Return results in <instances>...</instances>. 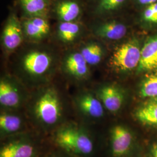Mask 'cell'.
Returning <instances> with one entry per match:
<instances>
[{"label":"cell","instance_id":"cell-24","mask_svg":"<svg viewBox=\"0 0 157 157\" xmlns=\"http://www.w3.org/2000/svg\"><path fill=\"white\" fill-rule=\"evenodd\" d=\"M157 2V0H131V4L137 10Z\"/></svg>","mask_w":157,"mask_h":157},{"label":"cell","instance_id":"cell-1","mask_svg":"<svg viewBox=\"0 0 157 157\" xmlns=\"http://www.w3.org/2000/svg\"><path fill=\"white\" fill-rule=\"evenodd\" d=\"M62 54L54 44L25 41L9 56V69L29 89L52 82L59 70Z\"/></svg>","mask_w":157,"mask_h":157},{"label":"cell","instance_id":"cell-18","mask_svg":"<svg viewBox=\"0 0 157 157\" xmlns=\"http://www.w3.org/2000/svg\"><path fill=\"white\" fill-rule=\"evenodd\" d=\"M76 48L90 67L100 64L106 54L105 48L100 40L93 36L86 38L76 46Z\"/></svg>","mask_w":157,"mask_h":157},{"label":"cell","instance_id":"cell-7","mask_svg":"<svg viewBox=\"0 0 157 157\" xmlns=\"http://www.w3.org/2000/svg\"><path fill=\"white\" fill-rule=\"evenodd\" d=\"M90 33L86 25L82 21L72 22H57L52 33L56 44L66 49L76 47Z\"/></svg>","mask_w":157,"mask_h":157},{"label":"cell","instance_id":"cell-4","mask_svg":"<svg viewBox=\"0 0 157 157\" xmlns=\"http://www.w3.org/2000/svg\"><path fill=\"white\" fill-rule=\"evenodd\" d=\"M140 43L131 38L117 46L109 58L108 65L114 73L126 75L136 70L141 56Z\"/></svg>","mask_w":157,"mask_h":157},{"label":"cell","instance_id":"cell-25","mask_svg":"<svg viewBox=\"0 0 157 157\" xmlns=\"http://www.w3.org/2000/svg\"><path fill=\"white\" fill-rule=\"evenodd\" d=\"M151 157H157V143L152 144L151 148Z\"/></svg>","mask_w":157,"mask_h":157},{"label":"cell","instance_id":"cell-11","mask_svg":"<svg viewBox=\"0 0 157 157\" xmlns=\"http://www.w3.org/2000/svg\"><path fill=\"white\" fill-rule=\"evenodd\" d=\"M38 147L26 133L5 138L0 148V157H36Z\"/></svg>","mask_w":157,"mask_h":157},{"label":"cell","instance_id":"cell-19","mask_svg":"<svg viewBox=\"0 0 157 157\" xmlns=\"http://www.w3.org/2000/svg\"><path fill=\"white\" fill-rule=\"evenodd\" d=\"M157 69V35L149 37L141 50L140 60L136 69L138 74Z\"/></svg>","mask_w":157,"mask_h":157},{"label":"cell","instance_id":"cell-3","mask_svg":"<svg viewBox=\"0 0 157 157\" xmlns=\"http://www.w3.org/2000/svg\"><path fill=\"white\" fill-rule=\"evenodd\" d=\"M54 140L63 151L72 157H89L95 148L90 133L73 122L61 124L54 133Z\"/></svg>","mask_w":157,"mask_h":157},{"label":"cell","instance_id":"cell-2","mask_svg":"<svg viewBox=\"0 0 157 157\" xmlns=\"http://www.w3.org/2000/svg\"><path fill=\"white\" fill-rule=\"evenodd\" d=\"M33 90L26 105L29 116L43 130L58 128L66 111L65 102L60 90L52 82Z\"/></svg>","mask_w":157,"mask_h":157},{"label":"cell","instance_id":"cell-14","mask_svg":"<svg viewBox=\"0 0 157 157\" xmlns=\"http://www.w3.org/2000/svg\"><path fill=\"white\" fill-rule=\"evenodd\" d=\"M49 17H21L25 41L45 42L52 34Z\"/></svg>","mask_w":157,"mask_h":157},{"label":"cell","instance_id":"cell-6","mask_svg":"<svg viewBox=\"0 0 157 157\" xmlns=\"http://www.w3.org/2000/svg\"><path fill=\"white\" fill-rule=\"evenodd\" d=\"M90 68L76 47L62 52L59 71L67 80L75 83L87 82L91 77Z\"/></svg>","mask_w":157,"mask_h":157},{"label":"cell","instance_id":"cell-8","mask_svg":"<svg viewBox=\"0 0 157 157\" xmlns=\"http://www.w3.org/2000/svg\"><path fill=\"white\" fill-rule=\"evenodd\" d=\"M89 25L90 34L104 41H119L124 39L128 32L127 24L116 17L93 19V22Z\"/></svg>","mask_w":157,"mask_h":157},{"label":"cell","instance_id":"cell-10","mask_svg":"<svg viewBox=\"0 0 157 157\" xmlns=\"http://www.w3.org/2000/svg\"><path fill=\"white\" fill-rule=\"evenodd\" d=\"M86 12V0H52L49 17L61 22L81 21Z\"/></svg>","mask_w":157,"mask_h":157},{"label":"cell","instance_id":"cell-13","mask_svg":"<svg viewBox=\"0 0 157 157\" xmlns=\"http://www.w3.org/2000/svg\"><path fill=\"white\" fill-rule=\"evenodd\" d=\"M86 15L91 19L116 17L131 4V0H86Z\"/></svg>","mask_w":157,"mask_h":157},{"label":"cell","instance_id":"cell-22","mask_svg":"<svg viewBox=\"0 0 157 157\" xmlns=\"http://www.w3.org/2000/svg\"><path fill=\"white\" fill-rule=\"evenodd\" d=\"M139 95L144 98H157V72L144 78L140 86Z\"/></svg>","mask_w":157,"mask_h":157},{"label":"cell","instance_id":"cell-23","mask_svg":"<svg viewBox=\"0 0 157 157\" xmlns=\"http://www.w3.org/2000/svg\"><path fill=\"white\" fill-rule=\"evenodd\" d=\"M139 11V18L141 23L157 25V2L147 6Z\"/></svg>","mask_w":157,"mask_h":157},{"label":"cell","instance_id":"cell-16","mask_svg":"<svg viewBox=\"0 0 157 157\" xmlns=\"http://www.w3.org/2000/svg\"><path fill=\"white\" fill-rule=\"evenodd\" d=\"M131 130L123 124H116L110 131V146L112 155L122 157L128 154L133 144Z\"/></svg>","mask_w":157,"mask_h":157},{"label":"cell","instance_id":"cell-20","mask_svg":"<svg viewBox=\"0 0 157 157\" xmlns=\"http://www.w3.org/2000/svg\"><path fill=\"white\" fill-rule=\"evenodd\" d=\"M52 0H17L21 17H49ZM50 18V17H49Z\"/></svg>","mask_w":157,"mask_h":157},{"label":"cell","instance_id":"cell-5","mask_svg":"<svg viewBox=\"0 0 157 157\" xmlns=\"http://www.w3.org/2000/svg\"><path fill=\"white\" fill-rule=\"evenodd\" d=\"M30 93L29 89L16 76L10 73L0 79V105L1 109L19 110L26 106Z\"/></svg>","mask_w":157,"mask_h":157},{"label":"cell","instance_id":"cell-26","mask_svg":"<svg viewBox=\"0 0 157 157\" xmlns=\"http://www.w3.org/2000/svg\"><path fill=\"white\" fill-rule=\"evenodd\" d=\"M69 156H71V155H69V154L65 152L63 154V153H56L48 157H69Z\"/></svg>","mask_w":157,"mask_h":157},{"label":"cell","instance_id":"cell-17","mask_svg":"<svg viewBox=\"0 0 157 157\" xmlns=\"http://www.w3.org/2000/svg\"><path fill=\"white\" fill-rule=\"evenodd\" d=\"M18 110L1 109L0 114V133L2 139L23 133L25 121Z\"/></svg>","mask_w":157,"mask_h":157},{"label":"cell","instance_id":"cell-21","mask_svg":"<svg viewBox=\"0 0 157 157\" xmlns=\"http://www.w3.org/2000/svg\"><path fill=\"white\" fill-rule=\"evenodd\" d=\"M135 117L141 124L157 127V98L149 99L138 107L135 111Z\"/></svg>","mask_w":157,"mask_h":157},{"label":"cell","instance_id":"cell-12","mask_svg":"<svg viewBox=\"0 0 157 157\" xmlns=\"http://www.w3.org/2000/svg\"><path fill=\"white\" fill-rule=\"evenodd\" d=\"M73 104L78 113L88 120H100L105 115L106 109L94 91H80L73 98Z\"/></svg>","mask_w":157,"mask_h":157},{"label":"cell","instance_id":"cell-9","mask_svg":"<svg viewBox=\"0 0 157 157\" xmlns=\"http://www.w3.org/2000/svg\"><path fill=\"white\" fill-rule=\"evenodd\" d=\"M25 41L21 17H18L17 11L12 8L4 23L1 35L2 50L6 56H10Z\"/></svg>","mask_w":157,"mask_h":157},{"label":"cell","instance_id":"cell-15","mask_svg":"<svg viewBox=\"0 0 157 157\" xmlns=\"http://www.w3.org/2000/svg\"><path fill=\"white\" fill-rule=\"evenodd\" d=\"M94 92L105 109L111 113H117L124 106L125 93L124 90L118 84H101L97 87Z\"/></svg>","mask_w":157,"mask_h":157}]
</instances>
